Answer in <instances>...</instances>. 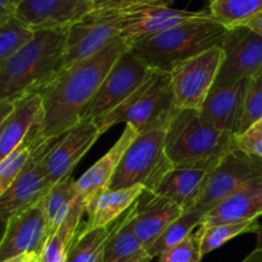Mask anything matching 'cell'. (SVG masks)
Listing matches in <instances>:
<instances>
[{"mask_svg":"<svg viewBox=\"0 0 262 262\" xmlns=\"http://www.w3.org/2000/svg\"><path fill=\"white\" fill-rule=\"evenodd\" d=\"M217 164L173 166L154 191L178 205L183 211L193 209L209 174Z\"/></svg>","mask_w":262,"mask_h":262,"instance_id":"19","label":"cell"},{"mask_svg":"<svg viewBox=\"0 0 262 262\" xmlns=\"http://www.w3.org/2000/svg\"><path fill=\"white\" fill-rule=\"evenodd\" d=\"M42 112V95H31L13 102L12 112L0 120V160L23 142Z\"/></svg>","mask_w":262,"mask_h":262,"instance_id":"22","label":"cell"},{"mask_svg":"<svg viewBox=\"0 0 262 262\" xmlns=\"http://www.w3.org/2000/svg\"><path fill=\"white\" fill-rule=\"evenodd\" d=\"M130 219L132 207L120 217L119 225L107 241L104 262H140L148 256L130 227Z\"/></svg>","mask_w":262,"mask_h":262,"instance_id":"25","label":"cell"},{"mask_svg":"<svg viewBox=\"0 0 262 262\" xmlns=\"http://www.w3.org/2000/svg\"><path fill=\"white\" fill-rule=\"evenodd\" d=\"M262 181V159L234 150L209 174L194 209L209 214L233 193Z\"/></svg>","mask_w":262,"mask_h":262,"instance_id":"8","label":"cell"},{"mask_svg":"<svg viewBox=\"0 0 262 262\" xmlns=\"http://www.w3.org/2000/svg\"><path fill=\"white\" fill-rule=\"evenodd\" d=\"M138 130L136 128L129 124H125L122 136L114 143V146L99 161H96L83 176L77 179V192H78V196L81 197L84 206H87L89 202L99 192L105 188H109L113 177H114L123 156L127 152L130 143L136 140Z\"/></svg>","mask_w":262,"mask_h":262,"instance_id":"20","label":"cell"},{"mask_svg":"<svg viewBox=\"0 0 262 262\" xmlns=\"http://www.w3.org/2000/svg\"><path fill=\"white\" fill-rule=\"evenodd\" d=\"M101 136L92 120H82L66 133L56 137L55 142L42 160L43 170L51 184L71 176L87 151Z\"/></svg>","mask_w":262,"mask_h":262,"instance_id":"14","label":"cell"},{"mask_svg":"<svg viewBox=\"0 0 262 262\" xmlns=\"http://www.w3.org/2000/svg\"><path fill=\"white\" fill-rule=\"evenodd\" d=\"M55 140L45 138L33 151L27 165L12 186L0 194V215L4 224L13 215L41 204L51 189L53 184L46 177L42 160Z\"/></svg>","mask_w":262,"mask_h":262,"instance_id":"13","label":"cell"},{"mask_svg":"<svg viewBox=\"0 0 262 262\" xmlns=\"http://www.w3.org/2000/svg\"><path fill=\"white\" fill-rule=\"evenodd\" d=\"M78 197L76 181L72 174L51 187L42 201L48 222L49 237L66 222Z\"/></svg>","mask_w":262,"mask_h":262,"instance_id":"26","label":"cell"},{"mask_svg":"<svg viewBox=\"0 0 262 262\" xmlns=\"http://www.w3.org/2000/svg\"><path fill=\"white\" fill-rule=\"evenodd\" d=\"M120 8V37L129 46L191 20L210 17L209 10L174 9L168 5L132 3Z\"/></svg>","mask_w":262,"mask_h":262,"instance_id":"11","label":"cell"},{"mask_svg":"<svg viewBox=\"0 0 262 262\" xmlns=\"http://www.w3.org/2000/svg\"><path fill=\"white\" fill-rule=\"evenodd\" d=\"M177 107L170 73L156 71L129 99L112 113L95 120V124L101 135L119 123L143 132L170 119Z\"/></svg>","mask_w":262,"mask_h":262,"instance_id":"6","label":"cell"},{"mask_svg":"<svg viewBox=\"0 0 262 262\" xmlns=\"http://www.w3.org/2000/svg\"><path fill=\"white\" fill-rule=\"evenodd\" d=\"M20 2H23V0H12V4H13V7L15 8V7H17L18 4H19Z\"/></svg>","mask_w":262,"mask_h":262,"instance_id":"44","label":"cell"},{"mask_svg":"<svg viewBox=\"0 0 262 262\" xmlns=\"http://www.w3.org/2000/svg\"><path fill=\"white\" fill-rule=\"evenodd\" d=\"M245 26H247V27H250L251 30H253L255 32H257L258 35L262 37V12L258 15H256L255 18H252V19H251L250 22Z\"/></svg>","mask_w":262,"mask_h":262,"instance_id":"37","label":"cell"},{"mask_svg":"<svg viewBox=\"0 0 262 262\" xmlns=\"http://www.w3.org/2000/svg\"><path fill=\"white\" fill-rule=\"evenodd\" d=\"M15 13V8L13 7L12 0H0V19L10 17Z\"/></svg>","mask_w":262,"mask_h":262,"instance_id":"36","label":"cell"},{"mask_svg":"<svg viewBox=\"0 0 262 262\" xmlns=\"http://www.w3.org/2000/svg\"><path fill=\"white\" fill-rule=\"evenodd\" d=\"M119 7L96 8L68 28L64 69L101 51L120 37Z\"/></svg>","mask_w":262,"mask_h":262,"instance_id":"9","label":"cell"},{"mask_svg":"<svg viewBox=\"0 0 262 262\" xmlns=\"http://www.w3.org/2000/svg\"><path fill=\"white\" fill-rule=\"evenodd\" d=\"M129 48L119 37L91 58L63 69L42 94L40 117L42 137L56 138L82 122L105 77Z\"/></svg>","mask_w":262,"mask_h":262,"instance_id":"1","label":"cell"},{"mask_svg":"<svg viewBox=\"0 0 262 262\" xmlns=\"http://www.w3.org/2000/svg\"><path fill=\"white\" fill-rule=\"evenodd\" d=\"M48 239V222L41 202L7 220L0 243V261L26 253L41 256Z\"/></svg>","mask_w":262,"mask_h":262,"instance_id":"15","label":"cell"},{"mask_svg":"<svg viewBox=\"0 0 262 262\" xmlns=\"http://www.w3.org/2000/svg\"><path fill=\"white\" fill-rule=\"evenodd\" d=\"M205 216L206 215L202 211L197 209H191L188 211H184L181 216L177 220H174L163 233H161L160 237L150 246V247L146 250L147 255L151 258L159 257L164 251L169 250V248L174 247L178 243H181L182 241L186 239L187 237L192 234L194 232L196 228H199L200 225L204 222Z\"/></svg>","mask_w":262,"mask_h":262,"instance_id":"29","label":"cell"},{"mask_svg":"<svg viewBox=\"0 0 262 262\" xmlns=\"http://www.w3.org/2000/svg\"><path fill=\"white\" fill-rule=\"evenodd\" d=\"M33 255H28V253H26V255H20V256H15V257H12L9 258V260H5L3 262H28L31 260V257H32Z\"/></svg>","mask_w":262,"mask_h":262,"instance_id":"41","label":"cell"},{"mask_svg":"<svg viewBox=\"0 0 262 262\" xmlns=\"http://www.w3.org/2000/svg\"><path fill=\"white\" fill-rule=\"evenodd\" d=\"M250 81L246 79L227 86L212 87L200 110L202 119L216 129L237 136Z\"/></svg>","mask_w":262,"mask_h":262,"instance_id":"18","label":"cell"},{"mask_svg":"<svg viewBox=\"0 0 262 262\" xmlns=\"http://www.w3.org/2000/svg\"><path fill=\"white\" fill-rule=\"evenodd\" d=\"M35 33L33 28L15 14L0 19V63L31 42Z\"/></svg>","mask_w":262,"mask_h":262,"instance_id":"32","label":"cell"},{"mask_svg":"<svg viewBox=\"0 0 262 262\" xmlns=\"http://www.w3.org/2000/svg\"><path fill=\"white\" fill-rule=\"evenodd\" d=\"M209 12L227 28L245 26L262 12V0H211Z\"/></svg>","mask_w":262,"mask_h":262,"instance_id":"30","label":"cell"},{"mask_svg":"<svg viewBox=\"0 0 262 262\" xmlns=\"http://www.w3.org/2000/svg\"><path fill=\"white\" fill-rule=\"evenodd\" d=\"M256 237H257V245H256V248H258V250H262V225L258 224L257 229H256L255 232Z\"/></svg>","mask_w":262,"mask_h":262,"instance_id":"42","label":"cell"},{"mask_svg":"<svg viewBox=\"0 0 262 262\" xmlns=\"http://www.w3.org/2000/svg\"><path fill=\"white\" fill-rule=\"evenodd\" d=\"M146 189L141 186L123 189L105 188L86 206L87 220L82 232L107 227L123 216Z\"/></svg>","mask_w":262,"mask_h":262,"instance_id":"21","label":"cell"},{"mask_svg":"<svg viewBox=\"0 0 262 262\" xmlns=\"http://www.w3.org/2000/svg\"><path fill=\"white\" fill-rule=\"evenodd\" d=\"M96 8H106V7H120L124 3V0H94Z\"/></svg>","mask_w":262,"mask_h":262,"instance_id":"38","label":"cell"},{"mask_svg":"<svg viewBox=\"0 0 262 262\" xmlns=\"http://www.w3.org/2000/svg\"><path fill=\"white\" fill-rule=\"evenodd\" d=\"M43 140L45 137L41 136V123L38 119L23 142L19 143L7 158L0 160V194L4 193L12 186L20 171L27 165L33 151Z\"/></svg>","mask_w":262,"mask_h":262,"instance_id":"27","label":"cell"},{"mask_svg":"<svg viewBox=\"0 0 262 262\" xmlns=\"http://www.w3.org/2000/svg\"><path fill=\"white\" fill-rule=\"evenodd\" d=\"M68 28L37 30L31 42L0 63V102L42 95L64 69Z\"/></svg>","mask_w":262,"mask_h":262,"instance_id":"2","label":"cell"},{"mask_svg":"<svg viewBox=\"0 0 262 262\" xmlns=\"http://www.w3.org/2000/svg\"><path fill=\"white\" fill-rule=\"evenodd\" d=\"M201 260L199 237L193 232L181 243L164 251L159 256L158 262H201Z\"/></svg>","mask_w":262,"mask_h":262,"instance_id":"34","label":"cell"},{"mask_svg":"<svg viewBox=\"0 0 262 262\" xmlns=\"http://www.w3.org/2000/svg\"><path fill=\"white\" fill-rule=\"evenodd\" d=\"M235 146L237 150L262 159V119L251 125L243 133L235 136Z\"/></svg>","mask_w":262,"mask_h":262,"instance_id":"35","label":"cell"},{"mask_svg":"<svg viewBox=\"0 0 262 262\" xmlns=\"http://www.w3.org/2000/svg\"><path fill=\"white\" fill-rule=\"evenodd\" d=\"M257 227L258 219L239 223H228V224L212 225V227H202L201 225L196 232L197 237H199L201 257L204 258V256L217 250L238 235L245 234V233H255Z\"/></svg>","mask_w":262,"mask_h":262,"instance_id":"31","label":"cell"},{"mask_svg":"<svg viewBox=\"0 0 262 262\" xmlns=\"http://www.w3.org/2000/svg\"><path fill=\"white\" fill-rule=\"evenodd\" d=\"M96 9L94 0H23L14 14L37 30L69 28Z\"/></svg>","mask_w":262,"mask_h":262,"instance_id":"16","label":"cell"},{"mask_svg":"<svg viewBox=\"0 0 262 262\" xmlns=\"http://www.w3.org/2000/svg\"><path fill=\"white\" fill-rule=\"evenodd\" d=\"M119 222L120 219H118L107 227L91 232L79 230L69 251L67 262H104L105 246L119 225Z\"/></svg>","mask_w":262,"mask_h":262,"instance_id":"28","label":"cell"},{"mask_svg":"<svg viewBox=\"0 0 262 262\" xmlns=\"http://www.w3.org/2000/svg\"><path fill=\"white\" fill-rule=\"evenodd\" d=\"M228 30L210 15L177 26L130 48L152 69L171 73L179 64L222 45Z\"/></svg>","mask_w":262,"mask_h":262,"instance_id":"4","label":"cell"},{"mask_svg":"<svg viewBox=\"0 0 262 262\" xmlns=\"http://www.w3.org/2000/svg\"><path fill=\"white\" fill-rule=\"evenodd\" d=\"M151 260H152V258H151L150 256H147V257H145V258H143V260H141L140 262H150Z\"/></svg>","mask_w":262,"mask_h":262,"instance_id":"45","label":"cell"},{"mask_svg":"<svg viewBox=\"0 0 262 262\" xmlns=\"http://www.w3.org/2000/svg\"><path fill=\"white\" fill-rule=\"evenodd\" d=\"M183 212L170 200L145 191L132 206L130 227L145 250H147Z\"/></svg>","mask_w":262,"mask_h":262,"instance_id":"17","label":"cell"},{"mask_svg":"<svg viewBox=\"0 0 262 262\" xmlns=\"http://www.w3.org/2000/svg\"><path fill=\"white\" fill-rule=\"evenodd\" d=\"M234 150L235 136L210 125L199 110L177 107L171 115L165 151L174 166L219 164Z\"/></svg>","mask_w":262,"mask_h":262,"instance_id":"3","label":"cell"},{"mask_svg":"<svg viewBox=\"0 0 262 262\" xmlns=\"http://www.w3.org/2000/svg\"><path fill=\"white\" fill-rule=\"evenodd\" d=\"M260 119H262V73L250 81L238 135L245 132Z\"/></svg>","mask_w":262,"mask_h":262,"instance_id":"33","label":"cell"},{"mask_svg":"<svg viewBox=\"0 0 262 262\" xmlns=\"http://www.w3.org/2000/svg\"><path fill=\"white\" fill-rule=\"evenodd\" d=\"M174 0H124L120 7H124L127 4H132V3H148V4H160V5H170Z\"/></svg>","mask_w":262,"mask_h":262,"instance_id":"39","label":"cell"},{"mask_svg":"<svg viewBox=\"0 0 262 262\" xmlns=\"http://www.w3.org/2000/svg\"><path fill=\"white\" fill-rule=\"evenodd\" d=\"M40 257H41V256H38V255H33L32 257H31V260L28 261V262H41Z\"/></svg>","mask_w":262,"mask_h":262,"instance_id":"43","label":"cell"},{"mask_svg":"<svg viewBox=\"0 0 262 262\" xmlns=\"http://www.w3.org/2000/svg\"><path fill=\"white\" fill-rule=\"evenodd\" d=\"M84 214L86 206L78 197L66 222L49 237L41 253V262H67L69 251L81 230L79 227Z\"/></svg>","mask_w":262,"mask_h":262,"instance_id":"24","label":"cell"},{"mask_svg":"<svg viewBox=\"0 0 262 262\" xmlns=\"http://www.w3.org/2000/svg\"><path fill=\"white\" fill-rule=\"evenodd\" d=\"M222 48L224 55L214 87L252 79L262 73V37L250 27L229 28Z\"/></svg>","mask_w":262,"mask_h":262,"instance_id":"12","label":"cell"},{"mask_svg":"<svg viewBox=\"0 0 262 262\" xmlns=\"http://www.w3.org/2000/svg\"><path fill=\"white\" fill-rule=\"evenodd\" d=\"M170 119L143 132H138L123 156L109 188L123 189L141 186L154 192L165 174L173 168L165 151L166 129Z\"/></svg>","mask_w":262,"mask_h":262,"instance_id":"5","label":"cell"},{"mask_svg":"<svg viewBox=\"0 0 262 262\" xmlns=\"http://www.w3.org/2000/svg\"><path fill=\"white\" fill-rule=\"evenodd\" d=\"M155 72L132 48L125 50L105 77L82 120L95 122L112 113L129 99Z\"/></svg>","mask_w":262,"mask_h":262,"instance_id":"7","label":"cell"},{"mask_svg":"<svg viewBox=\"0 0 262 262\" xmlns=\"http://www.w3.org/2000/svg\"><path fill=\"white\" fill-rule=\"evenodd\" d=\"M262 215V181L245 187L220 202L205 216L202 227L258 219ZM200 225V227H201Z\"/></svg>","mask_w":262,"mask_h":262,"instance_id":"23","label":"cell"},{"mask_svg":"<svg viewBox=\"0 0 262 262\" xmlns=\"http://www.w3.org/2000/svg\"><path fill=\"white\" fill-rule=\"evenodd\" d=\"M241 262H262V250L255 248L248 256H246Z\"/></svg>","mask_w":262,"mask_h":262,"instance_id":"40","label":"cell"},{"mask_svg":"<svg viewBox=\"0 0 262 262\" xmlns=\"http://www.w3.org/2000/svg\"><path fill=\"white\" fill-rule=\"evenodd\" d=\"M223 55L222 45L215 46L173 69L170 77L177 106L201 110L216 82Z\"/></svg>","mask_w":262,"mask_h":262,"instance_id":"10","label":"cell"}]
</instances>
